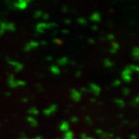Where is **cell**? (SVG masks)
<instances>
[{"mask_svg":"<svg viewBox=\"0 0 139 139\" xmlns=\"http://www.w3.org/2000/svg\"><path fill=\"white\" fill-rule=\"evenodd\" d=\"M130 104H131V105H132V106H136V105H137V104H136V103H135V102L134 101H132L131 102V103H130Z\"/></svg>","mask_w":139,"mask_h":139,"instance_id":"cell-48","label":"cell"},{"mask_svg":"<svg viewBox=\"0 0 139 139\" xmlns=\"http://www.w3.org/2000/svg\"><path fill=\"white\" fill-rule=\"evenodd\" d=\"M62 11L63 12H66V11H67V7H66V5H63L62 6Z\"/></svg>","mask_w":139,"mask_h":139,"instance_id":"cell-38","label":"cell"},{"mask_svg":"<svg viewBox=\"0 0 139 139\" xmlns=\"http://www.w3.org/2000/svg\"><path fill=\"white\" fill-rule=\"evenodd\" d=\"M107 39H108V40H113V39H114V35L113 34H108L107 35Z\"/></svg>","mask_w":139,"mask_h":139,"instance_id":"cell-40","label":"cell"},{"mask_svg":"<svg viewBox=\"0 0 139 139\" xmlns=\"http://www.w3.org/2000/svg\"><path fill=\"white\" fill-rule=\"evenodd\" d=\"M18 63H19V62H16V61H13V60H10L9 62V63L10 65H12V66H16V65H17Z\"/></svg>","mask_w":139,"mask_h":139,"instance_id":"cell-31","label":"cell"},{"mask_svg":"<svg viewBox=\"0 0 139 139\" xmlns=\"http://www.w3.org/2000/svg\"><path fill=\"white\" fill-rule=\"evenodd\" d=\"M77 22H78L79 23L83 24V25H84V24L87 23V21H86L85 19H83V18H78V19H77Z\"/></svg>","mask_w":139,"mask_h":139,"instance_id":"cell-23","label":"cell"},{"mask_svg":"<svg viewBox=\"0 0 139 139\" xmlns=\"http://www.w3.org/2000/svg\"><path fill=\"white\" fill-rule=\"evenodd\" d=\"M71 64H75V62H74V61H71Z\"/></svg>","mask_w":139,"mask_h":139,"instance_id":"cell-59","label":"cell"},{"mask_svg":"<svg viewBox=\"0 0 139 139\" xmlns=\"http://www.w3.org/2000/svg\"><path fill=\"white\" fill-rule=\"evenodd\" d=\"M70 121L71 122H73V123H76V122L78 121V118H77V117H71Z\"/></svg>","mask_w":139,"mask_h":139,"instance_id":"cell-29","label":"cell"},{"mask_svg":"<svg viewBox=\"0 0 139 139\" xmlns=\"http://www.w3.org/2000/svg\"><path fill=\"white\" fill-rule=\"evenodd\" d=\"M43 13L42 11H36L34 13V17L39 18V17H40V16H43Z\"/></svg>","mask_w":139,"mask_h":139,"instance_id":"cell-20","label":"cell"},{"mask_svg":"<svg viewBox=\"0 0 139 139\" xmlns=\"http://www.w3.org/2000/svg\"><path fill=\"white\" fill-rule=\"evenodd\" d=\"M40 43L42 44V45H46V42L45 40H42L40 42Z\"/></svg>","mask_w":139,"mask_h":139,"instance_id":"cell-50","label":"cell"},{"mask_svg":"<svg viewBox=\"0 0 139 139\" xmlns=\"http://www.w3.org/2000/svg\"><path fill=\"white\" fill-rule=\"evenodd\" d=\"M46 60H52V57H50V56H47V57H46Z\"/></svg>","mask_w":139,"mask_h":139,"instance_id":"cell-52","label":"cell"},{"mask_svg":"<svg viewBox=\"0 0 139 139\" xmlns=\"http://www.w3.org/2000/svg\"><path fill=\"white\" fill-rule=\"evenodd\" d=\"M87 137V136L85 134H83H83L80 135V138H81V139H84V138H86Z\"/></svg>","mask_w":139,"mask_h":139,"instance_id":"cell-42","label":"cell"},{"mask_svg":"<svg viewBox=\"0 0 139 139\" xmlns=\"http://www.w3.org/2000/svg\"><path fill=\"white\" fill-rule=\"evenodd\" d=\"M90 101H93V102H94V101H96V100H95V98H94V97H93V98H90Z\"/></svg>","mask_w":139,"mask_h":139,"instance_id":"cell-55","label":"cell"},{"mask_svg":"<svg viewBox=\"0 0 139 139\" xmlns=\"http://www.w3.org/2000/svg\"><path fill=\"white\" fill-rule=\"evenodd\" d=\"M112 137H113V134H109V133H107V132H104L101 136H100L101 139H106L107 138H112Z\"/></svg>","mask_w":139,"mask_h":139,"instance_id":"cell-11","label":"cell"},{"mask_svg":"<svg viewBox=\"0 0 139 139\" xmlns=\"http://www.w3.org/2000/svg\"><path fill=\"white\" fill-rule=\"evenodd\" d=\"M8 84L11 87V88H15L17 87V84H16V82L15 80H9L8 81Z\"/></svg>","mask_w":139,"mask_h":139,"instance_id":"cell-16","label":"cell"},{"mask_svg":"<svg viewBox=\"0 0 139 139\" xmlns=\"http://www.w3.org/2000/svg\"><path fill=\"white\" fill-rule=\"evenodd\" d=\"M132 55L135 60H139V47H134V48H133Z\"/></svg>","mask_w":139,"mask_h":139,"instance_id":"cell-6","label":"cell"},{"mask_svg":"<svg viewBox=\"0 0 139 139\" xmlns=\"http://www.w3.org/2000/svg\"><path fill=\"white\" fill-rule=\"evenodd\" d=\"M121 84V81L119 80H115L113 82V86L114 87H117V86H118V85H120Z\"/></svg>","mask_w":139,"mask_h":139,"instance_id":"cell-27","label":"cell"},{"mask_svg":"<svg viewBox=\"0 0 139 139\" xmlns=\"http://www.w3.org/2000/svg\"><path fill=\"white\" fill-rule=\"evenodd\" d=\"M80 91H81V92H87V91H89V90L85 87H81L80 88Z\"/></svg>","mask_w":139,"mask_h":139,"instance_id":"cell-39","label":"cell"},{"mask_svg":"<svg viewBox=\"0 0 139 139\" xmlns=\"http://www.w3.org/2000/svg\"><path fill=\"white\" fill-rule=\"evenodd\" d=\"M90 90H92L95 95H98V94H100L101 88H100L97 85L94 84V83H90Z\"/></svg>","mask_w":139,"mask_h":139,"instance_id":"cell-4","label":"cell"},{"mask_svg":"<svg viewBox=\"0 0 139 139\" xmlns=\"http://www.w3.org/2000/svg\"><path fill=\"white\" fill-rule=\"evenodd\" d=\"M30 125H31L32 127H36V126H37V121H36V120H34L33 122H31V123H30Z\"/></svg>","mask_w":139,"mask_h":139,"instance_id":"cell-33","label":"cell"},{"mask_svg":"<svg viewBox=\"0 0 139 139\" xmlns=\"http://www.w3.org/2000/svg\"><path fill=\"white\" fill-rule=\"evenodd\" d=\"M16 84H17V87L18 86H23L26 84V83L23 81V80H16Z\"/></svg>","mask_w":139,"mask_h":139,"instance_id":"cell-25","label":"cell"},{"mask_svg":"<svg viewBox=\"0 0 139 139\" xmlns=\"http://www.w3.org/2000/svg\"><path fill=\"white\" fill-rule=\"evenodd\" d=\"M35 119L33 118V117H30V116H29V117H27L26 118V121H28V122H29V124L31 123V122H33V121H34Z\"/></svg>","mask_w":139,"mask_h":139,"instance_id":"cell-30","label":"cell"},{"mask_svg":"<svg viewBox=\"0 0 139 139\" xmlns=\"http://www.w3.org/2000/svg\"><path fill=\"white\" fill-rule=\"evenodd\" d=\"M29 2V0H19L17 2H13L14 6L19 8L20 9H23L26 7V5L28 2Z\"/></svg>","mask_w":139,"mask_h":139,"instance_id":"cell-1","label":"cell"},{"mask_svg":"<svg viewBox=\"0 0 139 139\" xmlns=\"http://www.w3.org/2000/svg\"><path fill=\"white\" fill-rule=\"evenodd\" d=\"M28 112H29V114H38L39 111H38V110L37 109V108L33 107L30 108V109H29Z\"/></svg>","mask_w":139,"mask_h":139,"instance_id":"cell-15","label":"cell"},{"mask_svg":"<svg viewBox=\"0 0 139 139\" xmlns=\"http://www.w3.org/2000/svg\"><path fill=\"white\" fill-rule=\"evenodd\" d=\"M53 43H61V41L60 40H58V39H57V38H56V39H53Z\"/></svg>","mask_w":139,"mask_h":139,"instance_id":"cell-41","label":"cell"},{"mask_svg":"<svg viewBox=\"0 0 139 139\" xmlns=\"http://www.w3.org/2000/svg\"><path fill=\"white\" fill-rule=\"evenodd\" d=\"M88 42H89L90 43H94V40H93V39H89V40H88Z\"/></svg>","mask_w":139,"mask_h":139,"instance_id":"cell-51","label":"cell"},{"mask_svg":"<svg viewBox=\"0 0 139 139\" xmlns=\"http://www.w3.org/2000/svg\"><path fill=\"white\" fill-rule=\"evenodd\" d=\"M70 93H71L72 99H73L74 101L77 102L80 101V92H78V91L76 90L75 89H71Z\"/></svg>","mask_w":139,"mask_h":139,"instance_id":"cell-3","label":"cell"},{"mask_svg":"<svg viewBox=\"0 0 139 139\" xmlns=\"http://www.w3.org/2000/svg\"><path fill=\"white\" fill-rule=\"evenodd\" d=\"M116 139H121L120 137H116Z\"/></svg>","mask_w":139,"mask_h":139,"instance_id":"cell-62","label":"cell"},{"mask_svg":"<svg viewBox=\"0 0 139 139\" xmlns=\"http://www.w3.org/2000/svg\"><path fill=\"white\" fill-rule=\"evenodd\" d=\"M32 139H42V137L41 136H37V137H36L34 138H32Z\"/></svg>","mask_w":139,"mask_h":139,"instance_id":"cell-53","label":"cell"},{"mask_svg":"<svg viewBox=\"0 0 139 139\" xmlns=\"http://www.w3.org/2000/svg\"><path fill=\"white\" fill-rule=\"evenodd\" d=\"M127 68H129V69H131V70H136V71L139 72V66H138L129 65V66H127Z\"/></svg>","mask_w":139,"mask_h":139,"instance_id":"cell-19","label":"cell"},{"mask_svg":"<svg viewBox=\"0 0 139 139\" xmlns=\"http://www.w3.org/2000/svg\"><path fill=\"white\" fill-rule=\"evenodd\" d=\"M91 29H92L93 30H97V26L94 25V26H92V27H91Z\"/></svg>","mask_w":139,"mask_h":139,"instance_id":"cell-49","label":"cell"},{"mask_svg":"<svg viewBox=\"0 0 139 139\" xmlns=\"http://www.w3.org/2000/svg\"><path fill=\"white\" fill-rule=\"evenodd\" d=\"M69 129V124L67 121H63L61 122V124L60 125V130L62 131H68Z\"/></svg>","mask_w":139,"mask_h":139,"instance_id":"cell-5","label":"cell"},{"mask_svg":"<svg viewBox=\"0 0 139 139\" xmlns=\"http://www.w3.org/2000/svg\"><path fill=\"white\" fill-rule=\"evenodd\" d=\"M133 101H134L136 104H139V95L138 96H137V97H135L134 99H133Z\"/></svg>","mask_w":139,"mask_h":139,"instance_id":"cell-34","label":"cell"},{"mask_svg":"<svg viewBox=\"0 0 139 139\" xmlns=\"http://www.w3.org/2000/svg\"><path fill=\"white\" fill-rule=\"evenodd\" d=\"M10 92H6V93H5V95H6V96H9L10 95Z\"/></svg>","mask_w":139,"mask_h":139,"instance_id":"cell-56","label":"cell"},{"mask_svg":"<svg viewBox=\"0 0 139 139\" xmlns=\"http://www.w3.org/2000/svg\"><path fill=\"white\" fill-rule=\"evenodd\" d=\"M75 74H75V75H76V77H80V71L77 70V72H76V73H75Z\"/></svg>","mask_w":139,"mask_h":139,"instance_id":"cell-44","label":"cell"},{"mask_svg":"<svg viewBox=\"0 0 139 139\" xmlns=\"http://www.w3.org/2000/svg\"><path fill=\"white\" fill-rule=\"evenodd\" d=\"M27 101H28L27 98H23V99H22V101H23V102H27Z\"/></svg>","mask_w":139,"mask_h":139,"instance_id":"cell-54","label":"cell"},{"mask_svg":"<svg viewBox=\"0 0 139 139\" xmlns=\"http://www.w3.org/2000/svg\"><path fill=\"white\" fill-rule=\"evenodd\" d=\"M9 80H14V76L12 74H9V77H8V81Z\"/></svg>","mask_w":139,"mask_h":139,"instance_id":"cell-35","label":"cell"},{"mask_svg":"<svg viewBox=\"0 0 139 139\" xmlns=\"http://www.w3.org/2000/svg\"><path fill=\"white\" fill-rule=\"evenodd\" d=\"M122 92H123L124 95H127V94L130 93V90L127 87H124L123 88V90H122Z\"/></svg>","mask_w":139,"mask_h":139,"instance_id":"cell-24","label":"cell"},{"mask_svg":"<svg viewBox=\"0 0 139 139\" xmlns=\"http://www.w3.org/2000/svg\"><path fill=\"white\" fill-rule=\"evenodd\" d=\"M95 132L97 133V134H100L101 135L103 134V133H104V132H103V131L101 130V129H97V130L95 131Z\"/></svg>","mask_w":139,"mask_h":139,"instance_id":"cell-37","label":"cell"},{"mask_svg":"<svg viewBox=\"0 0 139 139\" xmlns=\"http://www.w3.org/2000/svg\"><path fill=\"white\" fill-rule=\"evenodd\" d=\"M123 123H128V121H124Z\"/></svg>","mask_w":139,"mask_h":139,"instance_id":"cell-61","label":"cell"},{"mask_svg":"<svg viewBox=\"0 0 139 139\" xmlns=\"http://www.w3.org/2000/svg\"><path fill=\"white\" fill-rule=\"evenodd\" d=\"M111 44H112V48H114L115 49H117V50H118V49L119 48L118 43H115V42H112V43H111Z\"/></svg>","mask_w":139,"mask_h":139,"instance_id":"cell-26","label":"cell"},{"mask_svg":"<svg viewBox=\"0 0 139 139\" xmlns=\"http://www.w3.org/2000/svg\"><path fill=\"white\" fill-rule=\"evenodd\" d=\"M122 77H123L124 81H126V82H129L131 81V77L130 75H124V76H122Z\"/></svg>","mask_w":139,"mask_h":139,"instance_id":"cell-22","label":"cell"},{"mask_svg":"<svg viewBox=\"0 0 139 139\" xmlns=\"http://www.w3.org/2000/svg\"><path fill=\"white\" fill-rule=\"evenodd\" d=\"M131 72H132L131 70L126 67V68H125V70H124V71L122 72V76H124V75H131Z\"/></svg>","mask_w":139,"mask_h":139,"instance_id":"cell-17","label":"cell"},{"mask_svg":"<svg viewBox=\"0 0 139 139\" xmlns=\"http://www.w3.org/2000/svg\"><path fill=\"white\" fill-rule=\"evenodd\" d=\"M104 64L105 66H106V67H111V66H113V63L111 62L110 60L105 59L104 60Z\"/></svg>","mask_w":139,"mask_h":139,"instance_id":"cell-12","label":"cell"},{"mask_svg":"<svg viewBox=\"0 0 139 139\" xmlns=\"http://www.w3.org/2000/svg\"><path fill=\"white\" fill-rule=\"evenodd\" d=\"M90 19L93 21H100V14L97 12H94L92 15L90 16Z\"/></svg>","mask_w":139,"mask_h":139,"instance_id":"cell-8","label":"cell"},{"mask_svg":"<svg viewBox=\"0 0 139 139\" xmlns=\"http://www.w3.org/2000/svg\"><path fill=\"white\" fill-rule=\"evenodd\" d=\"M56 110H57V105H56V104H52L50 107H49L48 108H46V109L43 110V113L44 115L49 116L52 113L55 112Z\"/></svg>","mask_w":139,"mask_h":139,"instance_id":"cell-2","label":"cell"},{"mask_svg":"<svg viewBox=\"0 0 139 139\" xmlns=\"http://www.w3.org/2000/svg\"><path fill=\"white\" fill-rule=\"evenodd\" d=\"M57 139H59V138H57Z\"/></svg>","mask_w":139,"mask_h":139,"instance_id":"cell-63","label":"cell"},{"mask_svg":"<svg viewBox=\"0 0 139 139\" xmlns=\"http://www.w3.org/2000/svg\"><path fill=\"white\" fill-rule=\"evenodd\" d=\"M32 49V47L30 46V45L29 43H26V46H25V47H24V50L25 51H29V49Z\"/></svg>","mask_w":139,"mask_h":139,"instance_id":"cell-28","label":"cell"},{"mask_svg":"<svg viewBox=\"0 0 139 139\" xmlns=\"http://www.w3.org/2000/svg\"><path fill=\"white\" fill-rule=\"evenodd\" d=\"M114 102L116 103V104H118V105H119L121 107H124V102L123 100H121V99H115Z\"/></svg>","mask_w":139,"mask_h":139,"instance_id":"cell-13","label":"cell"},{"mask_svg":"<svg viewBox=\"0 0 139 139\" xmlns=\"http://www.w3.org/2000/svg\"><path fill=\"white\" fill-rule=\"evenodd\" d=\"M29 44L30 45V46L32 47V48H35V47H37L38 46L39 43H37V42H36V41H30L29 43Z\"/></svg>","mask_w":139,"mask_h":139,"instance_id":"cell-21","label":"cell"},{"mask_svg":"<svg viewBox=\"0 0 139 139\" xmlns=\"http://www.w3.org/2000/svg\"><path fill=\"white\" fill-rule=\"evenodd\" d=\"M118 117H119V118H122V117H123V115H122V114H119Z\"/></svg>","mask_w":139,"mask_h":139,"instance_id":"cell-60","label":"cell"},{"mask_svg":"<svg viewBox=\"0 0 139 139\" xmlns=\"http://www.w3.org/2000/svg\"><path fill=\"white\" fill-rule=\"evenodd\" d=\"M64 23L66 24H70V20L69 19H64Z\"/></svg>","mask_w":139,"mask_h":139,"instance_id":"cell-43","label":"cell"},{"mask_svg":"<svg viewBox=\"0 0 139 139\" xmlns=\"http://www.w3.org/2000/svg\"><path fill=\"white\" fill-rule=\"evenodd\" d=\"M63 139H73V132L71 131H68L65 132Z\"/></svg>","mask_w":139,"mask_h":139,"instance_id":"cell-10","label":"cell"},{"mask_svg":"<svg viewBox=\"0 0 139 139\" xmlns=\"http://www.w3.org/2000/svg\"><path fill=\"white\" fill-rule=\"evenodd\" d=\"M43 19H48V18H49V15L47 13H43Z\"/></svg>","mask_w":139,"mask_h":139,"instance_id":"cell-36","label":"cell"},{"mask_svg":"<svg viewBox=\"0 0 139 139\" xmlns=\"http://www.w3.org/2000/svg\"><path fill=\"white\" fill-rule=\"evenodd\" d=\"M130 138L131 139H136L137 138V136H136L135 135H131L130 136Z\"/></svg>","mask_w":139,"mask_h":139,"instance_id":"cell-45","label":"cell"},{"mask_svg":"<svg viewBox=\"0 0 139 139\" xmlns=\"http://www.w3.org/2000/svg\"><path fill=\"white\" fill-rule=\"evenodd\" d=\"M85 121L86 122H87V123L89 124H91V120H90V117H85Z\"/></svg>","mask_w":139,"mask_h":139,"instance_id":"cell-32","label":"cell"},{"mask_svg":"<svg viewBox=\"0 0 139 139\" xmlns=\"http://www.w3.org/2000/svg\"><path fill=\"white\" fill-rule=\"evenodd\" d=\"M50 70L51 72L53 74H56V75H57V74H59L60 73V69L57 67V66H50Z\"/></svg>","mask_w":139,"mask_h":139,"instance_id":"cell-9","label":"cell"},{"mask_svg":"<svg viewBox=\"0 0 139 139\" xmlns=\"http://www.w3.org/2000/svg\"><path fill=\"white\" fill-rule=\"evenodd\" d=\"M62 33H64V34H66V33H68L69 31H68V29H63V30H62Z\"/></svg>","mask_w":139,"mask_h":139,"instance_id":"cell-47","label":"cell"},{"mask_svg":"<svg viewBox=\"0 0 139 139\" xmlns=\"http://www.w3.org/2000/svg\"><path fill=\"white\" fill-rule=\"evenodd\" d=\"M67 63H68V59H67V57H63L57 60V63L59 65H64Z\"/></svg>","mask_w":139,"mask_h":139,"instance_id":"cell-7","label":"cell"},{"mask_svg":"<svg viewBox=\"0 0 139 139\" xmlns=\"http://www.w3.org/2000/svg\"><path fill=\"white\" fill-rule=\"evenodd\" d=\"M23 68V64L21 63H18V64L15 66V71L16 72H18L19 70H21Z\"/></svg>","mask_w":139,"mask_h":139,"instance_id":"cell-18","label":"cell"},{"mask_svg":"<svg viewBox=\"0 0 139 139\" xmlns=\"http://www.w3.org/2000/svg\"><path fill=\"white\" fill-rule=\"evenodd\" d=\"M15 26H14V24L12 23H7V26H6V29L9 30V31H14L15 30Z\"/></svg>","mask_w":139,"mask_h":139,"instance_id":"cell-14","label":"cell"},{"mask_svg":"<svg viewBox=\"0 0 139 139\" xmlns=\"http://www.w3.org/2000/svg\"><path fill=\"white\" fill-rule=\"evenodd\" d=\"M117 51V49H115L114 48H111L110 49V53H114Z\"/></svg>","mask_w":139,"mask_h":139,"instance_id":"cell-46","label":"cell"},{"mask_svg":"<svg viewBox=\"0 0 139 139\" xmlns=\"http://www.w3.org/2000/svg\"><path fill=\"white\" fill-rule=\"evenodd\" d=\"M84 139H94V138H91V137H88V136H87V137L86 138H84Z\"/></svg>","mask_w":139,"mask_h":139,"instance_id":"cell-57","label":"cell"},{"mask_svg":"<svg viewBox=\"0 0 139 139\" xmlns=\"http://www.w3.org/2000/svg\"><path fill=\"white\" fill-rule=\"evenodd\" d=\"M19 139H28V138H27L26 137H21Z\"/></svg>","mask_w":139,"mask_h":139,"instance_id":"cell-58","label":"cell"}]
</instances>
